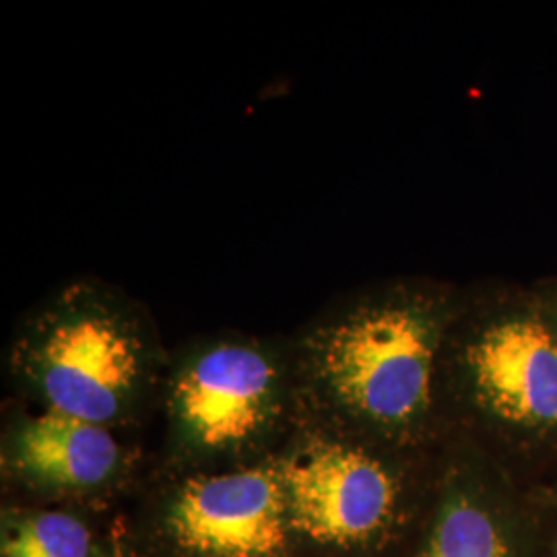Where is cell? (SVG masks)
<instances>
[{
	"label": "cell",
	"mask_w": 557,
	"mask_h": 557,
	"mask_svg": "<svg viewBox=\"0 0 557 557\" xmlns=\"http://www.w3.org/2000/svg\"><path fill=\"white\" fill-rule=\"evenodd\" d=\"M462 285L380 278L324 304L289 338L298 395L326 430L405 453L444 430L440 359Z\"/></svg>",
	"instance_id": "1"
},
{
	"label": "cell",
	"mask_w": 557,
	"mask_h": 557,
	"mask_svg": "<svg viewBox=\"0 0 557 557\" xmlns=\"http://www.w3.org/2000/svg\"><path fill=\"white\" fill-rule=\"evenodd\" d=\"M444 428L460 425L508 469L557 460V338L531 285H462L440 359Z\"/></svg>",
	"instance_id": "2"
},
{
	"label": "cell",
	"mask_w": 557,
	"mask_h": 557,
	"mask_svg": "<svg viewBox=\"0 0 557 557\" xmlns=\"http://www.w3.org/2000/svg\"><path fill=\"white\" fill-rule=\"evenodd\" d=\"M163 361L147 306L89 275L34 304L9 345L13 376L44 409L110 430L139 411Z\"/></svg>",
	"instance_id": "3"
},
{
	"label": "cell",
	"mask_w": 557,
	"mask_h": 557,
	"mask_svg": "<svg viewBox=\"0 0 557 557\" xmlns=\"http://www.w3.org/2000/svg\"><path fill=\"white\" fill-rule=\"evenodd\" d=\"M172 436L188 457H238L275 436L298 397L292 345L221 331L188 341L168 370Z\"/></svg>",
	"instance_id": "4"
},
{
	"label": "cell",
	"mask_w": 557,
	"mask_h": 557,
	"mask_svg": "<svg viewBox=\"0 0 557 557\" xmlns=\"http://www.w3.org/2000/svg\"><path fill=\"white\" fill-rule=\"evenodd\" d=\"M395 450L308 428L278 458L292 531L331 547H361L397 518L400 473Z\"/></svg>",
	"instance_id": "5"
},
{
	"label": "cell",
	"mask_w": 557,
	"mask_h": 557,
	"mask_svg": "<svg viewBox=\"0 0 557 557\" xmlns=\"http://www.w3.org/2000/svg\"><path fill=\"white\" fill-rule=\"evenodd\" d=\"M168 529L193 557H278L292 531L277 460L246 465L180 485Z\"/></svg>",
	"instance_id": "6"
},
{
	"label": "cell",
	"mask_w": 557,
	"mask_h": 557,
	"mask_svg": "<svg viewBox=\"0 0 557 557\" xmlns=\"http://www.w3.org/2000/svg\"><path fill=\"white\" fill-rule=\"evenodd\" d=\"M419 557H527L510 471L465 436Z\"/></svg>",
	"instance_id": "7"
},
{
	"label": "cell",
	"mask_w": 557,
	"mask_h": 557,
	"mask_svg": "<svg viewBox=\"0 0 557 557\" xmlns=\"http://www.w3.org/2000/svg\"><path fill=\"white\" fill-rule=\"evenodd\" d=\"M4 460L17 478L57 492H87L114 478L124 450L110 428L44 409L23 413L4 436Z\"/></svg>",
	"instance_id": "8"
},
{
	"label": "cell",
	"mask_w": 557,
	"mask_h": 557,
	"mask_svg": "<svg viewBox=\"0 0 557 557\" xmlns=\"http://www.w3.org/2000/svg\"><path fill=\"white\" fill-rule=\"evenodd\" d=\"M94 541L79 518L62 512L27 515L2 535V557H91Z\"/></svg>",
	"instance_id": "9"
},
{
	"label": "cell",
	"mask_w": 557,
	"mask_h": 557,
	"mask_svg": "<svg viewBox=\"0 0 557 557\" xmlns=\"http://www.w3.org/2000/svg\"><path fill=\"white\" fill-rule=\"evenodd\" d=\"M531 289L535 294L543 319L557 338V275L537 278L535 283H531Z\"/></svg>",
	"instance_id": "10"
},
{
	"label": "cell",
	"mask_w": 557,
	"mask_h": 557,
	"mask_svg": "<svg viewBox=\"0 0 557 557\" xmlns=\"http://www.w3.org/2000/svg\"><path fill=\"white\" fill-rule=\"evenodd\" d=\"M554 504H557V490H556V498H554ZM552 557H557V527H556V535H554V549H552Z\"/></svg>",
	"instance_id": "11"
}]
</instances>
